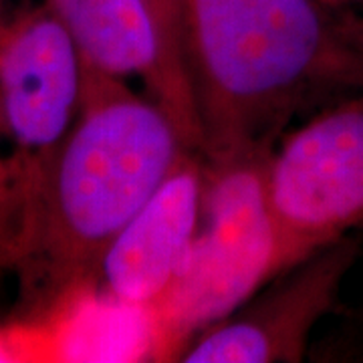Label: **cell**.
Wrapping results in <instances>:
<instances>
[{
    "mask_svg": "<svg viewBox=\"0 0 363 363\" xmlns=\"http://www.w3.org/2000/svg\"><path fill=\"white\" fill-rule=\"evenodd\" d=\"M200 154H269L301 107L363 91V18L325 0H180Z\"/></svg>",
    "mask_w": 363,
    "mask_h": 363,
    "instance_id": "1",
    "label": "cell"
},
{
    "mask_svg": "<svg viewBox=\"0 0 363 363\" xmlns=\"http://www.w3.org/2000/svg\"><path fill=\"white\" fill-rule=\"evenodd\" d=\"M188 152L198 150L168 107L85 67L81 111L52 164L18 272L55 297L93 283L105 248Z\"/></svg>",
    "mask_w": 363,
    "mask_h": 363,
    "instance_id": "2",
    "label": "cell"
},
{
    "mask_svg": "<svg viewBox=\"0 0 363 363\" xmlns=\"http://www.w3.org/2000/svg\"><path fill=\"white\" fill-rule=\"evenodd\" d=\"M85 93V65L45 6L9 16L0 39V267L23 264L52 164Z\"/></svg>",
    "mask_w": 363,
    "mask_h": 363,
    "instance_id": "3",
    "label": "cell"
},
{
    "mask_svg": "<svg viewBox=\"0 0 363 363\" xmlns=\"http://www.w3.org/2000/svg\"><path fill=\"white\" fill-rule=\"evenodd\" d=\"M269 154L208 162L202 224L180 277L152 311L157 355L180 353L262 286L297 264L274 220L267 186Z\"/></svg>",
    "mask_w": 363,
    "mask_h": 363,
    "instance_id": "4",
    "label": "cell"
},
{
    "mask_svg": "<svg viewBox=\"0 0 363 363\" xmlns=\"http://www.w3.org/2000/svg\"><path fill=\"white\" fill-rule=\"evenodd\" d=\"M274 220L295 262L363 224V91L327 104L264 160Z\"/></svg>",
    "mask_w": 363,
    "mask_h": 363,
    "instance_id": "5",
    "label": "cell"
},
{
    "mask_svg": "<svg viewBox=\"0 0 363 363\" xmlns=\"http://www.w3.org/2000/svg\"><path fill=\"white\" fill-rule=\"evenodd\" d=\"M65 26L83 65L121 81H142L168 107L200 152L194 95L182 43L154 0H43Z\"/></svg>",
    "mask_w": 363,
    "mask_h": 363,
    "instance_id": "6",
    "label": "cell"
},
{
    "mask_svg": "<svg viewBox=\"0 0 363 363\" xmlns=\"http://www.w3.org/2000/svg\"><path fill=\"white\" fill-rule=\"evenodd\" d=\"M357 257L350 236L289 267L247 309L196 335L180 351L186 363L298 362L313 327L329 311Z\"/></svg>",
    "mask_w": 363,
    "mask_h": 363,
    "instance_id": "7",
    "label": "cell"
},
{
    "mask_svg": "<svg viewBox=\"0 0 363 363\" xmlns=\"http://www.w3.org/2000/svg\"><path fill=\"white\" fill-rule=\"evenodd\" d=\"M188 152L105 248L93 283L123 305L154 309L180 277L202 224L208 164Z\"/></svg>",
    "mask_w": 363,
    "mask_h": 363,
    "instance_id": "8",
    "label": "cell"
},
{
    "mask_svg": "<svg viewBox=\"0 0 363 363\" xmlns=\"http://www.w3.org/2000/svg\"><path fill=\"white\" fill-rule=\"evenodd\" d=\"M154 4L157 6L160 14L164 16V21L168 23L169 28H172V30L178 35V39H180V0H154ZM182 55H184V52H182Z\"/></svg>",
    "mask_w": 363,
    "mask_h": 363,
    "instance_id": "9",
    "label": "cell"
},
{
    "mask_svg": "<svg viewBox=\"0 0 363 363\" xmlns=\"http://www.w3.org/2000/svg\"><path fill=\"white\" fill-rule=\"evenodd\" d=\"M327 4L335 6V9H343V11H357L363 9V0H325Z\"/></svg>",
    "mask_w": 363,
    "mask_h": 363,
    "instance_id": "10",
    "label": "cell"
}]
</instances>
